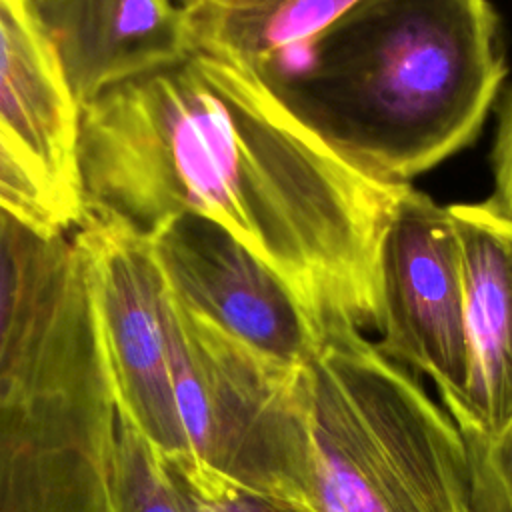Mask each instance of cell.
<instances>
[{"label":"cell","instance_id":"cell-11","mask_svg":"<svg viewBox=\"0 0 512 512\" xmlns=\"http://www.w3.org/2000/svg\"><path fill=\"white\" fill-rule=\"evenodd\" d=\"M80 108L30 0H0V126L80 220Z\"/></svg>","mask_w":512,"mask_h":512},{"label":"cell","instance_id":"cell-3","mask_svg":"<svg viewBox=\"0 0 512 512\" xmlns=\"http://www.w3.org/2000/svg\"><path fill=\"white\" fill-rule=\"evenodd\" d=\"M118 424L80 248L0 208V512H114Z\"/></svg>","mask_w":512,"mask_h":512},{"label":"cell","instance_id":"cell-12","mask_svg":"<svg viewBox=\"0 0 512 512\" xmlns=\"http://www.w3.org/2000/svg\"><path fill=\"white\" fill-rule=\"evenodd\" d=\"M362 0H178L188 48L268 76Z\"/></svg>","mask_w":512,"mask_h":512},{"label":"cell","instance_id":"cell-9","mask_svg":"<svg viewBox=\"0 0 512 512\" xmlns=\"http://www.w3.org/2000/svg\"><path fill=\"white\" fill-rule=\"evenodd\" d=\"M458 238L468 350L460 430L512 426V222L486 202L448 206Z\"/></svg>","mask_w":512,"mask_h":512},{"label":"cell","instance_id":"cell-10","mask_svg":"<svg viewBox=\"0 0 512 512\" xmlns=\"http://www.w3.org/2000/svg\"><path fill=\"white\" fill-rule=\"evenodd\" d=\"M30 4L56 50L78 108L190 52L178 0H30Z\"/></svg>","mask_w":512,"mask_h":512},{"label":"cell","instance_id":"cell-4","mask_svg":"<svg viewBox=\"0 0 512 512\" xmlns=\"http://www.w3.org/2000/svg\"><path fill=\"white\" fill-rule=\"evenodd\" d=\"M300 370L314 512H468L466 440L414 372L342 318Z\"/></svg>","mask_w":512,"mask_h":512},{"label":"cell","instance_id":"cell-15","mask_svg":"<svg viewBox=\"0 0 512 512\" xmlns=\"http://www.w3.org/2000/svg\"><path fill=\"white\" fill-rule=\"evenodd\" d=\"M114 512H182L158 452L122 412L114 466Z\"/></svg>","mask_w":512,"mask_h":512},{"label":"cell","instance_id":"cell-2","mask_svg":"<svg viewBox=\"0 0 512 512\" xmlns=\"http://www.w3.org/2000/svg\"><path fill=\"white\" fill-rule=\"evenodd\" d=\"M504 76L490 0H362L264 78L348 158L408 184L474 142Z\"/></svg>","mask_w":512,"mask_h":512},{"label":"cell","instance_id":"cell-13","mask_svg":"<svg viewBox=\"0 0 512 512\" xmlns=\"http://www.w3.org/2000/svg\"><path fill=\"white\" fill-rule=\"evenodd\" d=\"M158 458L182 512H306L210 470L190 452Z\"/></svg>","mask_w":512,"mask_h":512},{"label":"cell","instance_id":"cell-8","mask_svg":"<svg viewBox=\"0 0 512 512\" xmlns=\"http://www.w3.org/2000/svg\"><path fill=\"white\" fill-rule=\"evenodd\" d=\"M172 294L198 316L290 366L314 350L320 322L290 286L216 222L182 214L148 236Z\"/></svg>","mask_w":512,"mask_h":512},{"label":"cell","instance_id":"cell-1","mask_svg":"<svg viewBox=\"0 0 512 512\" xmlns=\"http://www.w3.org/2000/svg\"><path fill=\"white\" fill-rule=\"evenodd\" d=\"M82 206L150 236L208 218L320 322L378 326V250L406 184L348 158L258 72L190 50L80 110Z\"/></svg>","mask_w":512,"mask_h":512},{"label":"cell","instance_id":"cell-5","mask_svg":"<svg viewBox=\"0 0 512 512\" xmlns=\"http://www.w3.org/2000/svg\"><path fill=\"white\" fill-rule=\"evenodd\" d=\"M168 348L188 452L210 470L314 512L300 366L228 336L168 288Z\"/></svg>","mask_w":512,"mask_h":512},{"label":"cell","instance_id":"cell-14","mask_svg":"<svg viewBox=\"0 0 512 512\" xmlns=\"http://www.w3.org/2000/svg\"><path fill=\"white\" fill-rule=\"evenodd\" d=\"M0 208L48 236L68 234L78 224L76 214L58 198L36 164L2 126Z\"/></svg>","mask_w":512,"mask_h":512},{"label":"cell","instance_id":"cell-17","mask_svg":"<svg viewBox=\"0 0 512 512\" xmlns=\"http://www.w3.org/2000/svg\"><path fill=\"white\" fill-rule=\"evenodd\" d=\"M492 180V194L484 202L496 214L512 222V88L504 96L498 112L496 138L492 146Z\"/></svg>","mask_w":512,"mask_h":512},{"label":"cell","instance_id":"cell-6","mask_svg":"<svg viewBox=\"0 0 512 512\" xmlns=\"http://www.w3.org/2000/svg\"><path fill=\"white\" fill-rule=\"evenodd\" d=\"M378 282V350L424 374L454 418L468 374L460 248L448 208L410 184L380 240Z\"/></svg>","mask_w":512,"mask_h":512},{"label":"cell","instance_id":"cell-7","mask_svg":"<svg viewBox=\"0 0 512 512\" xmlns=\"http://www.w3.org/2000/svg\"><path fill=\"white\" fill-rule=\"evenodd\" d=\"M94 286L124 418L160 454L188 452L168 348V284L148 236L82 214L70 230Z\"/></svg>","mask_w":512,"mask_h":512},{"label":"cell","instance_id":"cell-16","mask_svg":"<svg viewBox=\"0 0 512 512\" xmlns=\"http://www.w3.org/2000/svg\"><path fill=\"white\" fill-rule=\"evenodd\" d=\"M460 432L470 462L468 512H512V426L496 436Z\"/></svg>","mask_w":512,"mask_h":512}]
</instances>
